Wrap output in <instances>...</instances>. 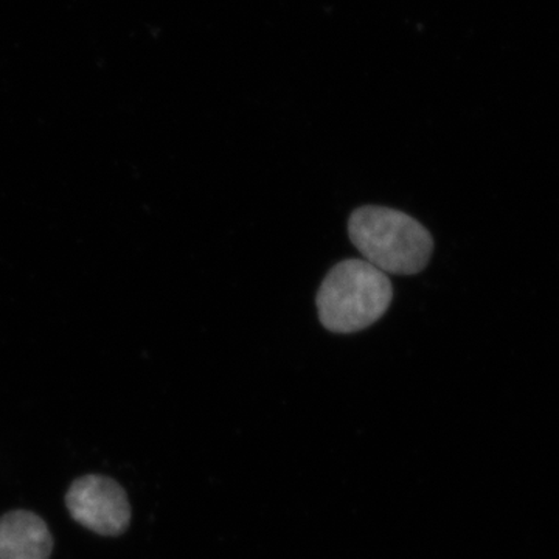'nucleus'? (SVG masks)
<instances>
[{
    "label": "nucleus",
    "mask_w": 559,
    "mask_h": 559,
    "mask_svg": "<svg viewBox=\"0 0 559 559\" xmlns=\"http://www.w3.org/2000/svg\"><path fill=\"white\" fill-rule=\"evenodd\" d=\"M348 235L364 260L384 274H418L433 252L429 230L400 210L377 205L355 210Z\"/></svg>",
    "instance_id": "1"
},
{
    "label": "nucleus",
    "mask_w": 559,
    "mask_h": 559,
    "mask_svg": "<svg viewBox=\"0 0 559 559\" xmlns=\"http://www.w3.org/2000/svg\"><path fill=\"white\" fill-rule=\"evenodd\" d=\"M392 299V283L384 272L366 260H345L323 280L316 304L326 330L349 334L378 322Z\"/></svg>",
    "instance_id": "2"
},
{
    "label": "nucleus",
    "mask_w": 559,
    "mask_h": 559,
    "mask_svg": "<svg viewBox=\"0 0 559 559\" xmlns=\"http://www.w3.org/2000/svg\"><path fill=\"white\" fill-rule=\"evenodd\" d=\"M66 507L72 520L100 536H120L130 528L131 503L112 477L87 474L70 485Z\"/></svg>",
    "instance_id": "3"
},
{
    "label": "nucleus",
    "mask_w": 559,
    "mask_h": 559,
    "mask_svg": "<svg viewBox=\"0 0 559 559\" xmlns=\"http://www.w3.org/2000/svg\"><path fill=\"white\" fill-rule=\"evenodd\" d=\"M53 538L43 518L13 510L0 518V559H49Z\"/></svg>",
    "instance_id": "4"
}]
</instances>
